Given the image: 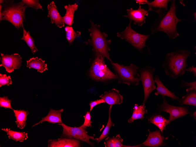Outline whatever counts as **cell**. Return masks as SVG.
Instances as JSON below:
<instances>
[{
  "label": "cell",
  "mask_w": 196,
  "mask_h": 147,
  "mask_svg": "<svg viewBox=\"0 0 196 147\" xmlns=\"http://www.w3.org/2000/svg\"><path fill=\"white\" fill-rule=\"evenodd\" d=\"M66 33V38L69 43H72L75 39L81 34L80 32L75 31L70 26H66L65 28Z\"/></svg>",
  "instance_id": "cell-30"
},
{
  "label": "cell",
  "mask_w": 196,
  "mask_h": 147,
  "mask_svg": "<svg viewBox=\"0 0 196 147\" xmlns=\"http://www.w3.org/2000/svg\"><path fill=\"white\" fill-rule=\"evenodd\" d=\"M80 146V142L71 138H59L50 140L48 142V147H78Z\"/></svg>",
  "instance_id": "cell-17"
},
{
  "label": "cell",
  "mask_w": 196,
  "mask_h": 147,
  "mask_svg": "<svg viewBox=\"0 0 196 147\" xmlns=\"http://www.w3.org/2000/svg\"><path fill=\"white\" fill-rule=\"evenodd\" d=\"M187 94L183 96L178 101L180 105H187L196 106V90H192L187 92Z\"/></svg>",
  "instance_id": "cell-25"
},
{
  "label": "cell",
  "mask_w": 196,
  "mask_h": 147,
  "mask_svg": "<svg viewBox=\"0 0 196 147\" xmlns=\"http://www.w3.org/2000/svg\"><path fill=\"white\" fill-rule=\"evenodd\" d=\"M123 139L119 135L115 137L107 138L105 142V146L106 147H122Z\"/></svg>",
  "instance_id": "cell-28"
},
{
  "label": "cell",
  "mask_w": 196,
  "mask_h": 147,
  "mask_svg": "<svg viewBox=\"0 0 196 147\" xmlns=\"http://www.w3.org/2000/svg\"><path fill=\"white\" fill-rule=\"evenodd\" d=\"M22 28L23 29V36L21 38V39L24 40L26 43L27 45L30 48L32 53L34 54L36 52L38 51V50L35 46L34 43V40L30 35L29 32H27L24 29L23 26Z\"/></svg>",
  "instance_id": "cell-27"
},
{
  "label": "cell",
  "mask_w": 196,
  "mask_h": 147,
  "mask_svg": "<svg viewBox=\"0 0 196 147\" xmlns=\"http://www.w3.org/2000/svg\"><path fill=\"white\" fill-rule=\"evenodd\" d=\"M191 51L186 50H178L166 54L162 67L166 75L176 79L184 75L187 66V60Z\"/></svg>",
  "instance_id": "cell-2"
},
{
  "label": "cell",
  "mask_w": 196,
  "mask_h": 147,
  "mask_svg": "<svg viewBox=\"0 0 196 147\" xmlns=\"http://www.w3.org/2000/svg\"><path fill=\"white\" fill-rule=\"evenodd\" d=\"M48 14L47 16L50 18L52 23H55L59 28L64 26L63 17H62L58 11L57 7L53 1H52L47 6Z\"/></svg>",
  "instance_id": "cell-14"
},
{
  "label": "cell",
  "mask_w": 196,
  "mask_h": 147,
  "mask_svg": "<svg viewBox=\"0 0 196 147\" xmlns=\"http://www.w3.org/2000/svg\"><path fill=\"white\" fill-rule=\"evenodd\" d=\"M13 111L16 120L15 123L17 127L21 129H23L26 124L27 117L28 114V111L23 109H13Z\"/></svg>",
  "instance_id": "cell-24"
},
{
  "label": "cell",
  "mask_w": 196,
  "mask_h": 147,
  "mask_svg": "<svg viewBox=\"0 0 196 147\" xmlns=\"http://www.w3.org/2000/svg\"><path fill=\"white\" fill-rule=\"evenodd\" d=\"M127 15L124 16L128 18L130 21H133L134 24L138 26H141L146 23V16L148 15L149 10H145L139 6L137 9L132 8L127 10Z\"/></svg>",
  "instance_id": "cell-12"
},
{
  "label": "cell",
  "mask_w": 196,
  "mask_h": 147,
  "mask_svg": "<svg viewBox=\"0 0 196 147\" xmlns=\"http://www.w3.org/2000/svg\"><path fill=\"white\" fill-rule=\"evenodd\" d=\"M133 109L134 110L131 116L128 120V122L130 123H132L135 120L143 119L144 114L147 112L144 104L140 106L135 104Z\"/></svg>",
  "instance_id": "cell-22"
},
{
  "label": "cell",
  "mask_w": 196,
  "mask_h": 147,
  "mask_svg": "<svg viewBox=\"0 0 196 147\" xmlns=\"http://www.w3.org/2000/svg\"><path fill=\"white\" fill-rule=\"evenodd\" d=\"M113 68L115 71L119 82L129 85H138L140 74L138 67L133 64L125 66L117 63L111 62Z\"/></svg>",
  "instance_id": "cell-5"
},
{
  "label": "cell",
  "mask_w": 196,
  "mask_h": 147,
  "mask_svg": "<svg viewBox=\"0 0 196 147\" xmlns=\"http://www.w3.org/2000/svg\"><path fill=\"white\" fill-rule=\"evenodd\" d=\"M22 1L27 7H30L36 11L38 9L43 10L42 7L39 3V0H22Z\"/></svg>",
  "instance_id": "cell-31"
},
{
  "label": "cell",
  "mask_w": 196,
  "mask_h": 147,
  "mask_svg": "<svg viewBox=\"0 0 196 147\" xmlns=\"http://www.w3.org/2000/svg\"><path fill=\"white\" fill-rule=\"evenodd\" d=\"M154 79L155 83L157 85L156 89L157 91L155 93L156 95H160L162 97L167 96L173 100H176L178 102L179 101L180 99L175 94L174 92H171L165 86L158 75H155Z\"/></svg>",
  "instance_id": "cell-18"
},
{
  "label": "cell",
  "mask_w": 196,
  "mask_h": 147,
  "mask_svg": "<svg viewBox=\"0 0 196 147\" xmlns=\"http://www.w3.org/2000/svg\"><path fill=\"white\" fill-rule=\"evenodd\" d=\"M12 84V81L10 76H7L6 74H0V87L2 86H9Z\"/></svg>",
  "instance_id": "cell-32"
},
{
  "label": "cell",
  "mask_w": 196,
  "mask_h": 147,
  "mask_svg": "<svg viewBox=\"0 0 196 147\" xmlns=\"http://www.w3.org/2000/svg\"><path fill=\"white\" fill-rule=\"evenodd\" d=\"M4 7L0 5V21H7L17 29L23 28L25 19V11L27 7L22 1L17 3H8L6 1Z\"/></svg>",
  "instance_id": "cell-3"
},
{
  "label": "cell",
  "mask_w": 196,
  "mask_h": 147,
  "mask_svg": "<svg viewBox=\"0 0 196 147\" xmlns=\"http://www.w3.org/2000/svg\"><path fill=\"white\" fill-rule=\"evenodd\" d=\"M103 99L105 102L112 106L115 104H120L122 103L123 97L119 91L115 89H113L107 92H105L100 96Z\"/></svg>",
  "instance_id": "cell-15"
},
{
  "label": "cell",
  "mask_w": 196,
  "mask_h": 147,
  "mask_svg": "<svg viewBox=\"0 0 196 147\" xmlns=\"http://www.w3.org/2000/svg\"><path fill=\"white\" fill-rule=\"evenodd\" d=\"M148 121L157 127L162 133L166 125L170 123L169 120L166 119L160 114H155L151 116L148 119Z\"/></svg>",
  "instance_id": "cell-21"
},
{
  "label": "cell",
  "mask_w": 196,
  "mask_h": 147,
  "mask_svg": "<svg viewBox=\"0 0 196 147\" xmlns=\"http://www.w3.org/2000/svg\"><path fill=\"white\" fill-rule=\"evenodd\" d=\"M105 103L104 100L102 99L91 102L89 104L90 106V112L95 106L102 103Z\"/></svg>",
  "instance_id": "cell-36"
},
{
  "label": "cell",
  "mask_w": 196,
  "mask_h": 147,
  "mask_svg": "<svg viewBox=\"0 0 196 147\" xmlns=\"http://www.w3.org/2000/svg\"><path fill=\"white\" fill-rule=\"evenodd\" d=\"M171 5L169 10L164 15L158 16L151 26V34L163 32L168 35L170 39H174L179 36L176 29L178 23L182 19H179L176 16L178 6L175 0H170Z\"/></svg>",
  "instance_id": "cell-1"
},
{
  "label": "cell",
  "mask_w": 196,
  "mask_h": 147,
  "mask_svg": "<svg viewBox=\"0 0 196 147\" xmlns=\"http://www.w3.org/2000/svg\"><path fill=\"white\" fill-rule=\"evenodd\" d=\"M90 68L89 75L93 80L103 81L117 78V76L112 72L106 65L104 57L101 55H96Z\"/></svg>",
  "instance_id": "cell-6"
},
{
  "label": "cell",
  "mask_w": 196,
  "mask_h": 147,
  "mask_svg": "<svg viewBox=\"0 0 196 147\" xmlns=\"http://www.w3.org/2000/svg\"><path fill=\"white\" fill-rule=\"evenodd\" d=\"M63 111V109L58 110H54L50 109L48 114L46 116L42 118L41 121L34 124L32 127L37 125L40 123H42L44 121H47L53 124L63 123L61 120V114Z\"/></svg>",
  "instance_id": "cell-19"
},
{
  "label": "cell",
  "mask_w": 196,
  "mask_h": 147,
  "mask_svg": "<svg viewBox=\"0 0 196 147\" xmlns=\"http://www.w3.org/2000/svg\"><path fill=\"white\" fill-rule=\"evenodd\" d=\"M1 129L6 132L9 139L16 141L22 142L28 138L27 134L25 132L14 131L7 128Z\"/></svg>",
  "instance_id": "cell-26"
},
{
  "label": "cell",
  "mask_w": 196,
  "mask_h": 147,
  "mask_svg": "<svg viewBox=\"0 0 196 147\" xmlns=\"http://www.w3.org/2000/svg\"><path fill=\"white\" fill-rule=\"evenodd\" d=\"M90 23L91 26L88 30L90 32L91 39L88 40V43L92 46L93 50L96 55H101L112 62L109 53L110 40L107 39V34L101 31L98 25L92 22Z\"/></svg>",
  "instance_id": "cell-4"
},
{
  "label": "cell",
  "mask_w": 196,
  "mask_h": 147,
  "mask_svg": "<svg viewBox=\"0 0 196 147\" xmlns=\"http://www.w3.org/2000/svg\"><path fill=\"white\" fill-rule=\"evenodd\" d=\"M163 102L158 105V110L160 112H165L170 114L169 119L170 122L188 114L189 112L187 107L175 106L170 105L167 102L164 97H163Z\"/></svg>",
  "instance_id": "cell-10"
},
{
  "label": "cell",
  "mask_w": 196,
  "mask_h": 147,
  "mask_svg": "<svg viewBox=\"0 0 196 147\" xmlns=\"http://www.w3.org/2000/svg\"><path fill=\"white\" fill-rule=\"evenodd\" d=\"M63 129L62 135L65 136L70 138H75L84 141L91 146H94V143L90 142L89 139L95 140L94 136H89L87 134L86 127L83 124L78 127H71L62 123H59Z\"/></svg>",
  "instance_id": "cell-9"
},
{
  "label": "cell",
  "mask_w": 196,
  "mask_h": 147,
  "mask_svg": "<svg viewBox=\"0 0 196 147\" xmlns=\"http://www.w3.org/2000/svg\"><path fill=\"white\" fill-rule=\"evenodd\" d=\"M131 22L130 21L128 26L125 30L121 32H118L117 36L118 37L125 40L140 52H141L144 47H147L146 42L151 34L144 35L137 33L131 28Z\"/></svg>",
  "instance_id": "cell-7"
},
{
  "label": "cell",
  "mask_w": 196,
  "mask_h": 147,
  "mask_svg": "<svg viewBox=\"0 0 196 147\" xmlns=\"http://www.w3.org/2000/svg\"><path fill=\"white\" fill-rule=\"evenodd\" d=\"M193 16H194V18H195V22H196V13L195 12L193 13Z\"/></svg>",
  "instance_id": "cell-40"
},
{
  "label": "cell",
  "mask_w": 196,
  "mask_h": 147,
  "mask_svg": "<svg viewBox=\"0 0 196 147\" xmlns=\"http://www.w3.org/2000/svg\"><path fill=\"white\" fill-rule=\"evenodd\" d=\"M77 7L78 5L76 3L64 6L66 10V13L63 17L64 23L69 26L73 23L74 13L77 9Z\"/></svg>",
  "instance_id": "cell-23"
},
{
  "label": "cell",
  "mask_w": 196,
  "mask_h": 147,
  "mask_svg": "<svg viewBox=\"0 0 196 147\" xmlns=\"http://www.w3.org/2000/svg\"><path fill=\"white\" fill-rule=\"evenodd\" d=\"M0 61L1 63L0 66L4 67L6 71L9 73L14 70L19 69L21 66L22 58L18 53L8 55L1 53Z\"/></svg>",
  "instance_id": "cell-11"
},
{
  "label": "cell",
  "mask_w": 196,
  "mask_h": 147,
  "mask_svg": "<svg viewBox=\"0 0 196 147\" xmlns=\"http://www.w3.org/2000/svg\"><path fill=\"white\" fill-rule=\"evenodd\" d=\"M12 100L9 99L7 97H0V107L6 108H9L13 110L11 107V102Z\"/></svg>",
  "instance_id": "cell-33"
},
{
  "label": "cell",
  "mask_w": 196,
  "mask_h": 147,
  "mask_svg": "<svg viewBox=\"0 0 196 147\" xmlns=\"http://www.w3.org/2000/svg\"><path fill=\"white\" fill-rule=\"evenodd\" d=\"M181 87H188L186 89V91L187 92L192 90H196V81L187 82L182 80V83L180 86Z\"/></svg>",
  "instance_id": "cell-34"
},
{
  "label": "cell",
  "mask_w": 196,
  "mask_h": 147,
  "mask_svg": "<svg viewBox=\"0 0 196 147\" xmlns=\"http://www.w3.org/2000/svg\"><path fill=\"white\" fill-rule=\"evenodd\" d=\"M196 111H195L192 114H190V116L193 117L194 119L196 120Z\"/></svg>",
  "instance_id": "cell-39"
},
{
  "label": "cell",
  "mask_w": 196,
  "mask_h": 147,
  "mask_svg": "<svg viewBox=\"0 0 196 147\" xmlns=\"http://www.w3.org/2000/svg\"><path fill=\"white\" fill-rule=\"evenodd\" d=\"M148 136L142 145L144 146L157 147L166 145L164 140L165 138L161 135L160 130H157L151 132L148 130Z\"/></svg>",
  "instance_id": "cell-13"
},
{
  "label": "cell",
  "mask_w": 196,
  "mask_h": 147,
  "mask_svg": "<svg viewBox=\"0 0 196 147\" xmlns=\"http://www.w3.org/2000/svg\"><path fill=\"white\" fill-rule=\"evenodd\" d=\"M111 107L112 106H110L109 111V118L108 122L102 134L97 139V143L107 136L111 127L114 125L111 119Z\"/></svg>",
  "instance_id": "cell-29"
},
{
  "label": "cell",
  "mask_w": 196,
  "mask_h": 147,
  "mask_svg": "<svg viewBox=\"0 0 196 147\" xmlns=\"http://www.w3.org/2000/svg\"><path fill=\"white\" fill-rule=\"evenodd\" d=\"M136 3L139 4L140 6L141 4H147L149 1L147 0H135Z\"/></svg>",
  "instance_id": "cell-38"
},
{
  "label": "cell",
  "mask_w": 196,
  "mask_h": 147,
  "mask_svg": "<svg viewBox=\"0 0 196 147\" xmlns=\"http://www.w3.org/2000/svg\"><path fill=\"white\" fill-rule=\"evenodd\" d=\"M186 71L189 72L190 73L192 72L194 76H196V67H194L193 65L189 67L187 69H186Z\"/></svg>",
  "instance_id": "cell-37"
},
{
  "label": "cell",
  "mask_w": 196,
  "mask_h": 147,
  "mask_svg": "<svg viewBox=\"0 0 196 147\" xmlns=\"http://www.w3.org/2000/svg\"><path fill=\"white\" fill-rule=\"evenodd\" d=\"M84 118V122L83 125L87 127H91L92 121H91V116L90 115V112L87 111L85 115L83 116Z\"/></svg>",
  "instance_id": "cell-35"
},
{
  "label": "cell",
  "mask_w": 196,
  "mask_h": 147,
  "mask_svg": "<svg viewBox=\"0 0 196 147\" xmlns=\"http://www.w3.org/2000/svg\"><path fill=\"white\" fill-rule=\"evenodd\" d=\"M155 68L147 66L143 68L138 69L139 72V80L142 83L144 93V98L143 104H145L151 93L156 89L153 74Z\"/></svg>",
  "instance_id": "cell-8"
},
{
  "label": "cell",
  "mask_w": 196,
  "mask_h": 147,
  "mask_svg": "<svg viewBox=\"0 0 196 147\" xmlns=\"http://www.w3.org/2000/svg\"><path fill=\"white\" fill-rule=\"evenodd\" d=\"M26 66L29 68L35 69L38 72L42 73L48 70L47 65L45 63V61L37 57L31 58L27 61Z\"/></svg>",
  "instance_id": "cell-20"
},
{
  "label": "cell",
  "mask_w": 196,
  "mask_h": 147,
  "mask_svg": "<svg viewBox=\"0 0 196 147\" xmlns=\"http://www.w3.org/2000/svg\"><path fill=\"white\" fill-rule=\"evenodd\" d=\"M169 0H154L149 2L147 4L148 10L157 13L158 16L165 14L168 11V4Z\"/></svg>",
  "instance_id": "cell-16"
}]
</instances>
